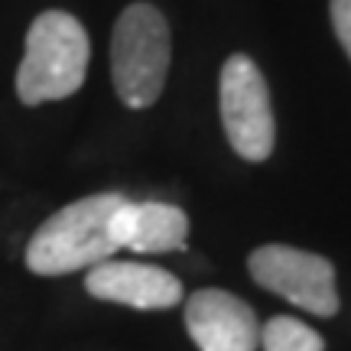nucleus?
I'll list each match as a JSON object with an SVG mask.
<instances>
[{"label": "nucleus", "instance_id": "6e6552de", "mask_svg": "<svg viewBox=\"0 0 351 351\" xmlns=\"http://www.w3.org/2000/svg\"><path fill=\"white\" fill-rule=\"evenodd\" d=\"M111 234L121 251L166 254L186 251L189 215L169 202H130L127 199L111 221Z\"/></svg>", "mask_w": 351, "mask_h": 351}, {"label": "nucleus", "instance_id": "f257e3e1", "mask_svg": "<svg viewBox=\"0 0 351 351\" xmlns=\"http://www.w3.org/2000/svg\"><path fill=\"white\" fill-rule=\"evenodd\" d=\"M127 202L121 192H98L62 205L36 228L26 244V267L39 276H62L91 270L121 251L111 234L114 212Z\"/></svg>", "mask_w": 351, "mask_h": 351}, {"label": "nucleus", "instance_id": "20e7f679", "mask_svg": "<svg viewBox=\"0 0 351 351\" xmlns=\"http://www.w3.org/2000/svg\"><path fill=\"white\" fill-rule=\"evenodd\" d=\"M218 98H221V124L231 150L247 163H263L274 153L276 124L267 78L251 56L244 52L228 56Z\"/></svg>", "mask_w": 351, "mask_h": 351}, {"label": "nucleus", "instance_id": "39448f33", "mask_svg": "<svg viewBox=\"0 0 351 351\" xmlns=\"http://www.w3.org/2000/svg\"><path fill=\"white\" fill-rule=\"evenodd\" d=\"M254 283L270 289L287 302L300 306L313 315L339 313V287H335V267L322 254H309L289 244H263L247 257Z\"/></svg>", "mask_w": 351, "mask_h": 351}, {"label": "nucleus", "instance_id": "7ed1b4c3", "mask_svg": "<svg viewBox=\"0 0 351 351\" xmlns=\"http://www.w3.org/2000/svg\"><path fill=\"white\" fill-rule=\"evenodd\" d=\"M173 59V36L166 16L153 3H130L111 36L114 91L127 108H150L163 95Z\"/></svg>", "mask_w": 351, "mask_h": 351}, {"label": "nucleus", "instance_id": "f03ea898", "mask_svg": "<svg viewBox=\"0 0 351 351\" xmlns=\"http://www.w3.org/2000/svg\"><path fill=\"white\" fill-rule=\"evenodd\" d=\"M91 43L85 26L72 13H39L23 43V59L16 69V95L26 108L46 101H62L85 85Z\"/></svg>", "mask_w": 351, "mask_h": 351}, {"label": "nucleus", "instance_id": "0eeeda50", "mask_svg": "<svg viewBox=\"0 0 351 351\" xmlns=\"http://www.w3.org/2000/svg\"><path fill=\"white\" fill-rule=\"evenodd\" d=\"M85 289L95 300L130 309H173L182 302V283L163 267L137 261H101L85 276Z\"/></svg>", "mask_w": 351, "mask_h": 351}, {"label": "nucleus", "instance_id": "1a4fd4ad", "mask_svg": "<svg viewBox=\"0 0 351 351\" xmlns=\"http://www.w3.org/2000/svg\"><path fill=\"white\" fill-rule=\"evenodd\" d=\"M261 348L263 351H326L322 335L309 328L306 322L293 315H274L261 328Z\"/></svg>", "mask_w": 351, "mask_h": 351}, {"label": "nucleus", "instance_id": "423d86ee", "mask_svg": "<svg viewBox=\"0 0 351 351\" xmlns=\"http://www.w3.org/2000/svg\"><path fill=\"white\" fill-rule=\"evenodd\" d=\"M186 328L199 351H257L261 322L247 302L225 289H199L186 300Z\"/></svg>", "mask_w": 351, "mask_h": 351}, {"label": "nucleus", "instance_id": "9d476101", "mask_svg": "<svg viewBox=\"0 0 351 351\" xmlns=\"http://www.w3.org/2000/svg\"><path fill=\"white\" fill-rule=\"evenodd\" d=\"M332 26L351 59V0H332Z\"/></svg>", "mask_w": 351, "mask_h": 351}]
</instances>
